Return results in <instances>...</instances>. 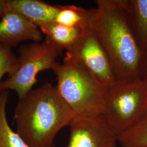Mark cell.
Returning a JSON list of instances; mask_svg holds the SVG:
<instances>
[{
	"label": "cell",
	"mask_w": 147,
	"mask_h": 147,
	"mask_svg": "<svg viewBox=\"0 0 147 147\" xmlns=\"http://www.w3.org/2000/svg\"><path fill=\"white\" fill-rule=\"evenodd\" d=\"M90 27L107 53L117 80L141 77L143 52L132 28L128 0H96Z\"/></svg>",
	"instance_id": "1"
},
{
	"label": "cell",
	"mask_w": 147,
	"mask_h": 147,
	"mask_svg": "<svg viewBox=\"0 0 147 147\" xmlns=\"http://www.w3.org/2000/svg\"><path fill=\"white\" fill-rule=\"evenodd\" d=\"M75 114L56 86L45 83L18 100L14 115L16 131L29 147H49Z\"/></svg>",
	"instance_id": "2"
},
{
	"label": "cell",
	"mask_w": 147,
	"mask_h": 147,
	"mask_svg": "<svg viewBox=\"0 0 147 147\" xmlns=\"http://www.w3.org/2000/svg\"><path fill=\"white\" fill-rule=\"evenodd\" d=\"M52 70L58 93L75 116L102 115L108 88L74 63L57 62Z\"/></svg>",
	"instance_id": "3"
},
{
	"label": "cell",
	"mask_w": 147,
	"mask_h": 147,
	"mask_svg": "<svg viewBox=\"0 0 147 147\" xmlns=\"http://www.w3.org/2000/svg\"><path fill=\"white\" fill-rule=\"evenodd\" d=\"M147 111V80H117L108 90L102 116L118 137L134 126Z\"/></svg>",
	"instance_id": "4"
},
{
	"label": "cell",
	"mask_w": 147,
	"mask_h": 147,
	"mask_svg": "<svg viewBox=\"0 0 147 147\" xmlns=\"http://www.w3.org/2000/svg\"><path fill=\"white\" fill-rule=\"evenodd\" d=\"M62 53L44 40L21 45L18 49L19 66L16 72L0 84V92L13 90L20 99L33 89L37 75L52 70Z\"/></svg>",
	"instance_id": "5"
},
{
	"label": "cell",
	"mask_w": 147,
	"mask_h": 147,
	"mask_svg": "<svg viewBox=\"0 0 147 147\" xmlns=\"http://www.w3.org/2000/svg\"><path fill=\"white\" fill-rule=\"evenodd\" d=\"M63 62L80 66L108 88L117 81L110 58L90 26L82 30L78 41L67 51Z\"/></svg>",
	"instance_id": "6"
},
{
	"label": "cell",
	"mask_w": 147,
	"mask_h": 147,
	"mask_svg": "<svg viewBox=\"0 0 147 147\" xmlns=\"http://www.w3.org/2000/svg\"><path fill=\"white\" fill-rule=\"evenodd\" d=\"M65 147H117L118 137L102 115L75 116Z\"/></svg>",
	"instance_id": "7"
},
{
	"label": "cell",
	"mask_w": 147,
	"mask_h": 147,
	"mask_svg": "<svg viewBox=\"0 0 147 147\" xmlns=\"http://www.w3.org/2000/svg\"><path fill=\"white\" fill-rule=\"evenodd\" d=\"M42 39V33L38 27L8 7L0 20L1 44L12 48L24 40L41 42Z\"/></svg>",
	"instance_id": "8"
},
{
	"label": "cell",
	"mask_w": 147,
	"mask_h": 147,
	"mask_svg": "<svg viewBox=\"0 0 147 147\" xmlns=\"http://www.w3.org/2000/svg\"><path fill=\"white\" fill-rule=\"evenodd\" d=\"M7 5L39 28L55 21L58 5H51L40 0H7Z\"/></svg>",
	"instance_id": "9"
},
{
	"label": "cell",
	"mask_w": 147,
	"mask_h": 147,
	"mask_svg": "<svg viewBox=\"0 0 147 147\" xmlns=\"http://www.w3.org/2000/svg\"><path fill=\"white\" fill-rule=\"evenodd\" d=\"M45 40L62 53L64 50H69L81 36L82 30L78 28L65 26L55 21L39 27Z\"/></svg>",
	"instance_id": "10"
},
{
	"label": "cell",
	"mask_w": 147,
	"mask_h": 147,
	"mask_svg": "<svg viewBox=\"0 0 147 147\" xmlns=\"http://www.w3.org/2000/svg\"><path fill=\"white\" fill-rule=\"evenodd\" d=\"M128 15L137 40L144 52L147 47V0H128Z\"/></svg>",
	"instance_id": "11"
},
{
	"label": "cell",
	"mask_w": 147,
	"mask_h": 147,
	"mask_svg": "<svg viewBox=\"0 0 147 147\" xmlns=\"http://www.w3.org/2000/svg\"><path fill=\"white\" fill-rule=\"evenodd\" d=\"M55 21L65 26L84 30L89 27L90 9L75 5H58Z\"/></svg>",
	"instance_id": "12"
},
{
	"label": "cell",
	"mask_w": 147,
	"mask_h": 147,
	"mask_svg": "<svg viewBox=\"0 0 147 147\" xmlns=\"http://www.w3.org/2000/svg\"><path fill=\"white\" fill-rule=\"evenodd\" d=\"M8 97L7 90L0 92V147H29L9 124L6 115Z\"/></svg>",
	"instance_id": "13"
},
{
	"label": "cell",
	"mask_w": 147,
	"mask_h": 147,
	"mask_svg": "<svg viewBox=\"0 0 147 147\" xmlns=\"http://www.w3.org/2000/svg\"><path fill=\"white\" fill-rule=\"evenodd\" d=\"M117 138L118 142L123 147L147 145V111L140 121Z\"/></svg>",
	"instance_id": "14"
},
{
	"label": "cell",
	"mask_w": 147,
	"mask_h": 147,
	"mask_svg": "<svg viewBox=\"0 0 147 147\" xmlns=\"http://www.w3.org/2000/svg\"><path fill=\"white\" fill-rule=\"evenodd\" d=\"M19 66L18 58L11 47L0 43V84L3 76H9L16 71Z\"/></svg>",
	"instance_id": "15"
},
{
	"label": "cell",
	"mask_w": 147,
	"mask_h": 147,
	"mask_svg": "<svg viewBox=\"0 0 147 147\" xmlns=\"http://www.w3.org/2000/svg\"><path fill=\"white\" fill-rule=\"evenodd\" d=\"M141 78L147 81V47L143 52Z\"/></svg>",
	"instance_id": "16"
},
{
	"label": "cell",
	"mask_w": 147,
	"mask_h": 147,
	"mask_svg": "<svg viewBox=\"0 0 147 147\" xmlns=\"http://www.w3.org/2000/svg\"><path fill=\"white\" fill-rule=\"evenodd\" d=\"M8 8L7 2L5 0H0V20L5 13Z\"/></svg>",
	"instance_id": "17"
},
{
	"label": "cell",
	"mask_w": 147,
	"mask_h": 147,
	"mask_svg": "<svg viewBox=\"0 0 147 147\" xmlns=\"http://www.w3.org/2000/svg\"><path fill=\"white\" fill-rule=\"evenodd\" d=\"M56 147L55 146V144H53V145H51L50 147Z\"/></svg>",
	"instance_id": "18"
},
{
	"label": "cell",
	"mask_w": 147,
	"mask_h": 147,
	"mask_svg": "<svg viewBox=\"0 0 147 147\" xmlns=\"http://www.w3.org/2000/svg\"><path fill=\"white\" fill-rule=\"evenodd\" d=\"M147 147V145H146V146H141V147Z\"/></svg>",
	"instance_id": "19"
}]
</instances>
